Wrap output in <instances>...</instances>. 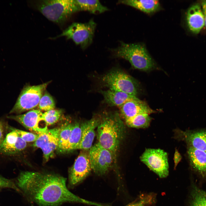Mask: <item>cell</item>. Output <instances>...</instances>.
<instances>
[{
	"label": "cell",
	"mask_w": 206,
	"mask_h": 206,
	"mask_svg": "<svg viewBox=\"0 0 206 206\" xmlns=\"http://www.w3.org/2000/svg\"><path fill=\"white\" fill-rule=\"evenodd\" d=\"M1 189L2 188H0V192L1 191Z\"/></svg>",
	"instance_id": "35"
},
{
	"label": "cell",
	"mask_w": 206,
	"mask_h": 206,
	"mask_svg": "<svg viewBox=\"0 0 206 206\" xmlns=\"http://www.w3.org/2000/svg\"><path fill=\"white\" fill-rule=\"evenodd\" d=\"M66 180L58 174L23 171L15 182L28 201L40 206H58L66 203L98 206V203L82 199L71 192L67 187Z\"/></svg>",
	"instance_id": "1"
},
{
	"label": "cell",
	"mask_w": 206,
	"mask_h": 206,
	"mask_svg": "<svg viewBox=\"0 0 206 206\" xmlns=\"http://www.w3.org/2000/svg\"><path fill=\"white\" fill-rule=\"evenodd\" d=\"M112 50L115 56L128 60L135 69L147 71L155 66L154 60L142 44L121 42L119 46Z\"/></svg>",
	"instance_id": "4"
},
{
	"label": "cell",
	"mask_w": 206,
	"mask_h": 206,
	"mask_svg": "<svg viewBox=\"0 0 206 206\" xmlns=\"http://www.w3.org/2000/svg\"><path fill=\"white\" fill-rule=\"evenodd\" d=\"M187 24L190 30L198 34L205 26L204 16L201 7L199 4H195L188 9L186 14Z\"/></svg>",
	"instance_id": "18"
},
{
	"label": "cell",
	"mask_w": 206,
	"mask_h": 206,
	"mask_svg": "<svg viewBox=\"0 0 206 206\" xmlns=\"http://www.w3.org/2000/svg\"><path fill=\"white\" fill-rule=\"evenodd\" d=\"M101 92L105 102L112 106L120 107L128 101L138 98L123 92L110 89Z\"/></svg>",
	"instance_id": "19"
},
{
	"label": "cell",
	"mask_w": 206,
	"mask_h": 206,
	"mask_svg": "<svg viewBox=\"0 0 206 206\" xmlns=\"http://www.w3.org/2000/svg\"><path fill=\"white\" fill-rule=\"evenodd\" d=\"M102 81L109 89L123 92L136 96L137 85L129 75L119 70H112L104 76Z\"/></svg>",
	"instance_id": "7"
},
{
	"label": "cell",
	"mask_w": 206,
	"mask_h": 206,
	"mask_svg": "<svg viewBox=\"0 0 206 206\" xmlns=\"http://www.w3.org/2000/svg\"><path fill=\"white\" fill-rule=\"evenodd\" d=\"M99 122L98 119L93 118L81 124V137L76 149L88 150L90 148L95 136V129Z\"/></svg>",
	"instance_id": "17"
},
{
	"label": "cell",
	"mask_w": 206,
	"mask_h": 206,
	"mask_svg": "<svg viewBox=\"0 0 206 206\" xmlns=\"http://www.w3.org/2000/svg\"><path fill=\"white\" fill-rule=\"evenodd\" d=\"M177 137L186 143L187 147L206 151V129L176 131Z\"/></svg>",
	"instance_id": "13"
},
{
	"label": "cell",
	"mask_w": 206,
	"mask_h": 206,
	"mask_svg": "<svg viewBox=\"0 0 206 206\" xmlns=\"http://www.w3.org/2000/svg\"><path fill=\"white\" fill-rule=\"evenodd\" d=\"M189 206H206V191L195 184L191 186Z\"/></svg>",
	"instance_id": "23"
},
{
	"label": "cell",
	"mask_w": 206,
	"mask_h": 206,
	"mask_svg": "<svg viewBox=\"0 0 206 206\" xmlns=\"http://www.w3.org/2000/svg\"><path fill=\"white\" fill-rule=\"evenodd\" d=\"M187 156L192 170L206 180V151L187 147Z\"/></svg>",
	"instance_id": "16"
},
{
	"label": "cell",
	"mask_w": 206,
	"mask_h": 206,
	"mask_svg": "<svg viewBox=\"0 0 206 206\" xmlns=\"http://www.w3.org/2000/svg\"><path fill=\"white\" fill-rule=\"evenodd\" d=\"M118 3L127 5L147 13H151L158 11L160 7L158 0H124Z\"/></svg>",
	"instance_id": "20"
},
{
	"label": "cell",
	"mask_w": 206,
	"mask_h": 206,
	"mask_svg": "<svg viewBox=\"0 0 206 206\" xmlns=\"http://www.w3.org/2000/svg\"><path fill=\"white\" fill-rule=\"evenodd\" d=\"M119 107L121 115L125 120L140 114H150L155 112L146 103L138 98L128 101Z\"/></svg>",
	"instance_id": "15"
},
{
	"label": "cell",
	"mask_w": 206,
	"mask_h": 206,
	"mask_svg": "<svg viewBox=\"0 0 206 206\" xmlns=\"http://www.w3.org/2000/svg\"><path fill=\"white\" fill-rule=\"evenodd\" d=\"M35 7L47 19L57 24H63L71 15L79 11L75 0H41Z\"/></svg>",
	"instance_id": "3"
},
{
	"label": "cell",
	"mask_w": 206,
	"mask_h": 206,
	"mask_svg": "<svg viewBox=\"0 0 206 206\" xmlns=\"http://www.w3.org/2000/svg\"><path fill=\"white\" fill-rule=\"evenodd\" d=\"M124 133V125L119 116L117 114L108 115L99 120L97 143L115 157Z\"/></svg>",
	"instance_id": "2"
},
{
	"label": "cell",
	"mask_w": 206,
	"mask_h": 206,
	"mask_svg": "<svg viewBox=\"0 0 206 206\" xmlns=\"http://www.w3.org/2000/svg\"><path fill=\"white\" fill-rule=\"evenodd\" d=\"M43 113L40 110L32 109L23 114L8 116L7 118L18 122L27 129L38 133L48 129L47 128L40 125V122L43 121L42 118Z\"/></svg>",
	"instance_id": "12"
},
{
	"label": "cell",
	"mask_w": 206,
	"mask_h": 206,
	"mask_svg": "<svg viewBox=\"0 0 206 206\" xmlns=\"http://www.w3.org/2000/svg\"><path fill=\"white\" fill-rule=\"evenodd\" d=\"M181 156L178 151L176 150L174 155V160L175 166H177V164L181 161Z\"/></svg>",
	"instance_id": "33"
},
{
	"label": "cell",
	"mask_w": 206,
	"mask_h": 206,
	"mask_svg": "<svg viewBox=\"0 0 206 206\" xmlns=\"http://www.w3.org/2000/svg\"><path fill=\"white\" fill-rule=\"evenodd\" d=\"M89 156L92 169L100 175H103L108 171L115 157L111 151L98 143L89 149Z\"/></svg>",
	"instance_id": "9"
},
{
	"label": "cell",
	"mask_w": 206,
	"mask_h": 206,
	"mask_svg": "<svg viewBox=\"0 0 206 206\" xmlns=\"http://www.w3.org/2000/svg\"><path fill=\"white\" fill-rule=\"evenodd\" d=\"M19 136L26 142H35L38 137V134L14 128Z\"/></svg>",
	"instance_id": "30"
},
{
	"label": "cell",
	"mask_w": 206,
	"mask_h": 206,
	"mask_svg": "<svg viewBox=\"0 0 206 206\" xmlns=\"http://www.w3.org/2000/svg\"><path fill=\"white\" fill-rule=\"evenodd\" d=\"M74 124L66 122L59 127L58 135V146L57 150L61 152H66L67 144L69 139Z\"/></svg>",
	"instance_id": "22"
},
{
	"label": "cell",
	"mask_w": 206,
	"mask_h": 206,
	"mask_svg": "<svg viewBox=\"0 0 206 206\" xmlns=\"http://www.w3.org/2000/svg\"><path fill=\"white\" fill-rule=\"evenodd\" d=\"M135 201L133 202L132 203H131L130 204L128 205H126V206H133L135 203Z\"/></svg>",
	"instance_id": "34"
},
{
	"label": "cell",
	"mask_w": 206,
	"mask_h": 206,
	"mask_svg": "<svg viewBox=\"0 0 206 206\" xmlns=\"http://www.w3.org/2000/svg\"><path fill=\"white\" fill-rule=\"evenodd\" d=\"M75 1L79 11H86L92 13L97 14L102 13L108 10V9L98 0H76Z\"/></svg>",
	"instance_id": "21"
},
{
	"label": "cell",
	"mask_w": 206,
	"mask_h": 206,
	"mask_svg": "<svg viewBox=\"0 0 206 206\" xmlns=\"http://www.w3.org/2000/svg\"><path fill=\"white\" fill-rule=\"evenodd\" d=\"M50 82L24 87L9 113L20 114L36 107L38 105L40 100Z\"/></svg>",
	"instance_id": "6"
},
{
	"label": "cell",
	"mask_w": 206,
	"mask_h": 206,
	"mask_svg": "<svg viewBox=\"0 0 206 206\" xmlns=\"http://www.w3.org/2000/svg\"><path fill=\"white\" fill-rule=\"evenodd\" d=\"M59 128L47 129L38 133V137L33 144V146L41 149L45 161L52 156L58 146Z\"/></svg>",
	"instance_id": "11"
},
{
	"label": "cell",
	"mask_w": 206,
	"mask_h": 206,
	"mask_svg": "<svg viewBox=\"0 0 206 206\" xmlns=\"http://www.w3.org/2000/svg\"><path fill=\"white\" fill-rule=\"evenodd\" d=\"M88 150H82L70 169L68 186L72 188L82 182L90 174L92 169Z\"/></svg>",
	"instance_id": "10"
},
{
	"label": "cell",
	"mask_w": 206,
	"mask_h": 206,
	"mask_svg": "<svg viewBox=\"0 0 206 206\" xmlns=\"http://www.w3.org/2000/svg\"><path fill=\"white\" fill-rule=\"evenodd\" d=\"M141 161L160 178L167 177L169 174L167 154L159 149H146L140 157Z\"/></svg>",
	"instance_id": "8"
},
{
	"label": "cell",
	"mask_w": 206,
	"mask_h": 206,
	"mask_svg": "<svg viewBox=\"0 0 206 206\" xmlns=\"http://www.w3.org/2000/svg\"><path fill=\"white\" fill-rule=\"evenodd\" d=\"M7 126L5 121L2 119H0V146L5 137V134Z\"/></svg>",
	"instance_id": "31"
},
{
	"label": "cell",
	"mask_w": 206,
	"mask_h": 206,
	"mask_svg": "<svg viewBox=\"0 0 206 206\" xmlns=\"http://www.w3.org/2000/svg\"><path fill=\"white\" fill-rule=\"evenodd\" d=\"M11 131L8 133L0 146V152L7 155L16 154L24 150L27 142L18 135L14 128H9Z\"/></svg>",
	"instance_id": "14"
},
{
	"label": "cell",
	"mask_w": 206,
	"mask_h": 206,
	"mask_svg": "<svg viewBox=\"0 0 206 206\" xmlns=\"http://www.w3.org/2000/svg\"><path fill=\"white\" fill-rule=\"evenodd\" d=\"M96 26V24L93 19L85 23H73L53 39L65 37L67 39H72L76 45H80L84 49L92 43Z\"/></svg>",
	"instance_id": "5"
},
{
	"label": "cell",
	"mask_w": 206,
	"mask_h": 206,
	"mask_svg": "<svg viewBox=\"0 0 206 206\" xmlns=\"http://www.w3.org/2000/svg\"><path fill=\"white\" fill-rule=\"evenodd\" d=\"M80 125L78 122L74 123L73 127L67 146L66 152L76 150L81 137Z\"/></svg>",
	"instance_id": "25"
},
{
	"label": "cell",
	"mask_w": 206,
	"mask_h": 206,
	"mask_svg": "<svg viewBox=\"0 0 206 206\" xmlns=\"http://www.w3.org/2000/svg\"><path fill=\"white\" fill-rule=\"evenodd\" d=\"M62 112L60 109H53L46 111L43 113L42 120L47 126L53 124L58 121Z\"/></svg>",
	"instance_id": "26"
},
{
	"label": "cell",
	"mask_w": 206,
	"mask_h": 206,
	"mask_svg": "<svg viewBox=\"0 0 206 206\" xmlns=\"http://www.w3.org/2000/svg\"><path fill=\"white\" fill-rule=\"evenodd\" d=\"M201 7L204 16L205 26L206 27V0L202 1Z\"/></svg>",
	"instance_id": "32"
},
{
	"label": "cell",
	"mask_w": 206,
	"mask_h": 206,
	"mask_svg": "<svg viewBox=\"0 0 206 206\" xmlns=\"http://www.w3.org/2000/svg\"><path fill=\"white\" fill-rule=\"evenodd\" d=\"M0 188L12 189L21 193L20 191L16 185L14 181L5 178L0 175Z\"/></svg>",
	"instance_id": "29"
},
{
	"label": "cell",
	"mask_w": 206,
	"mask_h": 206,
	"mask_svg": "<svg viewBox=\"0 0 206 206\" xmlns=\"http://www.w3.org/2000/svg\"><path fill=\"white\" fill-rule=\"evenodd\" d=\"M55 101L52 96L47 92H45L41 97L38 104L40 110L47 111L54 109Z\"/></svg>",
	"instance_id": "27"
},
{
	"label": "cell",
	"mask_w": 206,
	"mask_h": 206,
	"mask_svg": "<svg viewBox=\"0 0 206 206\" xmlns=\"http://www.w3.org/2000/svg\"><path fill=\"white\" fill-rule=\"evenodd\" d=\"M147 113L138 114L125 120L126 125L129 127L136 128H145L149 126L151 118Z\"/></svg>",
	"instance_id": "24"
},
{
	"label": "cell",
	"mask_w": 206,
	"mask_h": 206,
	"mask_svg": "<svg viewBox=\"0 0 206 206\" xmlns=\"http://www.w3.org/2000/svg\"><path fill=\"white\" fill-rule=\"evenodd\" d=\"M155 197L153 195L151 194L142 196L135 201L133 206H147L151 205L155 201Z\"/></svg>",
	"instance_id": "28"
}]
</instances>
